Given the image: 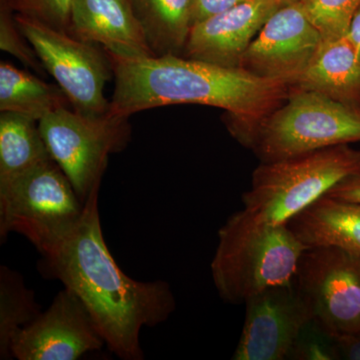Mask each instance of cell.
Wrapping results in <instances>:
<instances>
[{"label":"cell","mask_w":360,"mask_h":360,"mask_svg":"<svg viewBox=\"0 0 360 360\" xmlns=\"http://www.w3.org/2000/svg\"><path fill=\"white\" fill-rule=\"evenodd\" d=\"M94 187L84 203L77 229L49 255L39 271L56 279L84 302L105 345L123 360L144 359L143 328H155L174 314L176 302L163 281H139L120 269L104 240L98 198Z\"/></svg>","instance_id":"1"},{"label":"cell","mask_w":360,"mask_h":360,"mask_svg":"<svg viewBox=\"0 0 360 360\" xmlns=\"http://www.w3.org/2000/svg\"><path fill=\"white\" fill-rule=\"evenodd\" d=\"M110 58L115 77L110 116L127 120L139 111L169 104L214 106L226 111L225 124L245 148L251 130L286 101L291 89L241 68L186 56Z\"/></svg>","instance_id":"2"},{"label":"cell","mask_w":360,"mask_h":360,"mask_svg":"<svg viewBox=\"0 0 360 360\" xmlns=\"http://www.w3.org/2000/svg\"><path fill=\"white\" fill-rule=\"evenodd\" d=\"M307 248L288 225L257 224L233 213L219 231L213 283L225 302L245 303L262 291L293 283Z\"/></svg>","instance_id":"3"},{"label":"cell","mask_w":360,"mask_h":360,"mask_svg":"<svg viewBox=\"0 0 360 360\" xmlns=\"http://www.w3.org/2000/svg\"><path fill=\"white\" fill-rule=\"evenodd\" d=\"M360 174V151L349 144L262 162L243 193V215L257 224L288 225L338 182Z\"/></svg>","instance_id":"4"},{"label":"cell","mask_w":360,"mask_h":360,"mask_svg":"<svg viewBox=\"0 0 360 360\" xmlns=\"http://www.w3.org/2000/svg\"><path fill=\"white\" fill-rule=\"evenodd\" d=\"M84 202L53 160L0 181V240L11 232L49 255L77 229Z\"/></svg>","instance_id":"5"},{"label":"cell","mask_w":360,"mask_h":360,"mask_svg":"<svg viewBox=\"0 0 360 360\" xmlns=\"http://www.w3.org/2000/svg\"><path fill=\"white\" fill-rule=\"evenodd\" d=\"M360 141V110L291 87L288 98L251 130L245 148L262 162Z\"/></svg>","instance_id":"6"},{"label":"cell","mask_w":360,"mask_h":360,"mask_svg":"<svg viewBox=\"0 0 360 360\" xmlns=\"http://www.w3.org/2000/svg\"><path fill=\"white\" fill-rule=\"evenodd\" d=\"M39 125L52 160L84 203L101 186L108 156L125 148L130 134L127 118L91 117L68 106L45 115Z\"/></svg>","instance_id":"7"},{"label":"cell","mask_w":360,"mask_h":360,"mask_svg":"<svg viewBox=\"0 0 360 360\" xmlns=\"http://www.w3.org/2000/svg\"><path fill=\"white\" fill-rule=\"evenodd\" d=\"M14 18L73 110L91 117L108 115L110 101L104 96V86L113 72L110 56L70 33L20 14L15 13Z\"/></svg>","instance_id":"8"},{"label":"cell","mask_w":360,"mask_h":360,"mask_svg":"<svg viewBox=\"0 0 360 360\" xmlns=\"http://www.w3.org/2000/svg\"><path fill=\"white\" fill-rule=\"evenodd\" d=\"M295 283L312 316L331 333L360 330V253L309 248L298 262Z\"/></svg>","instance_id":"9"},{"label":"cell","mask_w":360,"mask_h":360,"mask_svg":"<svg viewBox=\"0 0 360 360\" xmlns=\"http://www.w3.org/2000/svg\"><path fill=\"white\" fill-rule=\"evenodd\" d=\"M104 345L84 302L65 288L49 309L14 336L11 354L18 360H77Z\"/></svg>","instance_id":"10"},{"label":"cell","mask_w":360,"mask_h":360,"mask_svg":"<svg viewBox=\"0 0 360 360\" xmlns=\"http://www.w3.org/2000/svg\"><path fill=\"white\" fill-rule=\"evenodd\" d=\"M323 41L300 4L279 8L252 40L239 68L258 77L295 86Z\"/></svg>","instance_id":"11"},{"label":"cell","mask_w":360,"mask_h":360,"mask_svg":"<svg viewBox=\"0 0 360 360\" xmlns=\"http://www.w3.org/2000/svg\"><path fill=\"white\" fill-rule=\"evenodd\" d=\"M232 360H288L291 348L312 314L295 281L251 296Z\"/></svg>","instance_id":"12"},{"label":"cell","mask_w":360,"mask_h":360,"mask_svg":"<svg viewBox=\"0 0 360 360\" xmlns=\"http://www.w3.org/2000/svg\"><path fill=\"white\" fill-rule=\"evenodd\" d=\"M284 6L281 0H246L195 23L184 56L225 68H239L252 40Z\"/></svg>","instance_id":"13"},{"label":"cell","mask_w":360,"mask_h":360,"mask_svg":"<svg viewBox=\"0 0 360 360\" xmlns=\"http://www.w3.org/2000/svg\"><path fill=\"white\" fill-rule=\"evenodd\" d=\"M70 34L124 58L155 56L129 0H75Z\"/></svg>","instance_id":"14"},{"label":"cell","mask_w":360,"mask_h":360,"mask_svg":"<svg viewBox=\"0 0 360 360\" xmlns=\"http://www.w3.org/2000/svg\"><path fill=\"white\" fill-rule=\"evenodd\" d=\"M288 229L307 248L333 246L360 253V203L321 196L298 213Z\"/></svg>","instance_id":"15"},{"label":"cell","mask_w":360,"mask_h":360,"mask_svg":"<svg viewBox=\"0 0 360 360\" xmlns=\"http://www.w3.org/2000/svg\"><path fill=\"white\" fill-rule=\"evenodd\" d=\"M360 110V63L347 35L323 40L295 86Z\"/></svg>","instance_id":"16"},{"label":"cell","mask_w":360,"mask_h":360,"mask_svg":"<svg viewBox=\"0 0 360 360\" xmlns=\"http://www.w3.org/2000/svg\"><path fill=\"white\" fill-rule=\"evenodd\" d=\"M129 1L155 56H181L194 25L195 0Z\"/></svg>","instance_id":"17"},{"label":"cell","mask_w":360,"mask_h":360,"mask_svg":"<svg viewBox=\"0 0 360 360\" xmlns=\"http://www.w3.org/2000/svg\"><path fill=\"white\" fill-rule=\"evenodd\" d=\"M39 120L15 112L0 115V181L51 160Z\"/></svg>","instance_id":"18"},{"label":"cell","mask_w":360,"mask_h":360,"mask_svg":"<svg viewBox=\"0 0 360 360\" xmlns=\"http://www.w3.org/2000/svg\"><path fill=\"white\" fill-rule=\"evenodd\" d=\"M70 104L60 87L18 70L11 63H0V110L20 113L39 120Z\"/></svg>","instance_id":"19"},{"label":"cell","mask_w":360,"mask_h":360,"mask_svg":"<svg viewBox=\"0 0 360 360\" xmlns=\"http://www.w3.org/2000/svg\"><path fill=\"white\" fill-rule=\"evenodd\" d=\"M41 314L34 291L22 276L6 265L0 267V359H13L11 342L18 331Z\"/></svg>","instance_id":"20"},{"label":"cell","mask_w":360,"mask_h":360,"mask_svg":"<svg viewBox=\"0 0 360 360\" xmlns=\"http://www.w3.org/2000/svg\"><path fill=\"white\" fill-rule=\"evenodd\" d=\"M298 4L322 39L329 40L347 34L360 0H300Z\"/></svg>","instance_id":"21"},{"label":"cell","mask_w":360,"mask_h":360,"mask_svg":"<svg viewBox=\"0 0 360 360\" xmlns=\"http://www.w3.org/2000/svg\"><path fill=\"white\" fill-rule=\"evenodd\" d=\"M288 360H338L335 335L311 317L298 333Z\"/></svg>","instance_id":"22"},{"label":"cell","mask_w":360,"mask_h":360,"mask_svg":"<svg viewBox=\"0 0 360 360\" xmlns=\"http://www.w3.org/2000/svg\"><path fill=\"white\" fill-rule=\"evenodd\" d=\"M7 2L16 14L39 21L59 32L70 33L75 0H7Z\"/></svg>","instance_id":"23"},{"label":"cell","mask_w":360,"mask_h":360,"mask_svg":"<svg viewBox=\"0 0 360 360\" xmlns=\"http://www.w3.org/2000/svg\"><path fill=\"white\" fill-rule=\"evenodd\" d=\"M25 35L14 18L13 11L7 0H0V47L2 51L20 59L26 66H30L37 72L44 73V65L39 60L37 52Z\"/></svg>","instance_id":"24"},{"label":"cell","mask_w":360,"mask_h":360,"mask_svg":"<svg viewBox=\"0 0 360 360\" xmlns=\"http://www.w3.org/2000/svg\"><path fill=\"white\" fill-rule=\"evenodd\" d=\"M245 1L246 0H195L194 25Z\"/></svg>","instance_id":"25"},{"label":"cell","mask_w":360,"mask_h":360,"mask_svg":"<svg viewBox=\"0 0 360 360\" xmlns=\"http://www.w3.org/2000/svg\"><path fill=\"white\" fill-rule=\"evenodd\" d=\"M326 195L336 200L360 203V174L352 175L338 182Z\"/></svg>","instance_id":"26"},{"label":"cell","mask_w":360,"mask_h":360,"mask_svg":"<svg viewBox=\"0 0 360 360\" xmlns=\"http://www.w3.org/2000/svg\"><path fill=\"white\" fill-rule=\"evenodd\" d=\"M335 340L338 360H360V330L335 335Z\"/></svg>","instance_id":"27"},{"label":"cell","mask_w":360,"mask_h":360,"mask_svg":"<svg viewBox=\"0 0 360 360\" xmlns=\"http://www.w3.org/2000/svg\"><path fill=\"white\" fill-rule=\"evenodd\" d=\"M347 37L352 47H354L360 63V6L355 11L354 18H352Z\"/></svg>","instance_id":"28"},{"label":"cell","mask_w":360,"mask_h":360,"mask_svg":"<svg viewBox=\"0 0 360 360\" xmlns=\"http://www.w3.org/2000/svg\"><path fill=\"white\" fill-rule=\"evenodd\" d=\"M281 1H283V4H298V2L300 1V0H281Z\"/></svg>","instance_id":"29"}]
</instances>
